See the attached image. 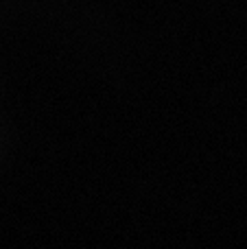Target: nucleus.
Here are the masks:
<instances>
[]
</instances>
